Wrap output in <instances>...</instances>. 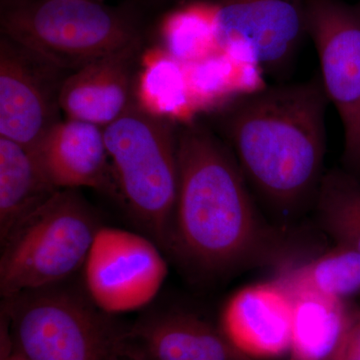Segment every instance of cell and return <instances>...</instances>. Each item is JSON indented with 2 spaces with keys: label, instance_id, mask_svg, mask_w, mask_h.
<instances>
[{
  "label": "cell",
  "instance_id": "cell-1",
  "mask_svg": "<svg viewBox=\"0 0 360 360\" xmlns=\"http://www.w3.org/2000/svg\"><path fill=\"white\" fill-rule=\"evenodd\" d=\"M177 158L169 252L207 274L245 264L264 233L236 156L210 130L186 122L177 131Z\"/></svg>",
  "mask_w": 360,
  "mask_h": 360
},
{
  "label": "cell",
  "instance_id": "cell-2",
  "mask_svg": "<svg viewBox=\"0 0 360 360\" xmlns=\"http://www.w3.org/2000/svg\"><path fill=\"white\" fill-rule=\"evenodd\" d=\"M328 103L317 78L265 87L229 104L224 127L233 155L276 205H295L321 184Z\"/></svg>",
  "mask_w": 360,
  "mask_h": 360
},
{
  "label": "cell",
  "instance_id": "cell-3",
  "mask_svg": "<svg viewBox=\"0 0 360 360\" xmlns=\"http://www.w3.org/2000/svg\"><path fill=\"white\" fill-rule=\"evenodd\" d=\"M103 130L116 196L134 224L169 252L179 179L174 125L134 101Z\"/></svg>",
  "mask_w": 360,
  "mask_h": 360
},
{
  "label": "cell",
  "instance_id": "cell-4",
  "mask_svg": "<svg viewBox=\"0 0 360 360\" xmlns=\"http://www.w3.org/2000/svg\"><path fill=\"white\" fill-rule=\"evenodd\" d=\"M1 35L70 73L141 44L129 15L101 0H1Z\"/></svg>",
  "mask_w": 360,
  "mask_h": 360
},
{
  "label": "cell",
  "instance_id": "cell-5",
  "mask_svg": "<svg viewBox=\"0 0 360 360\" xmlns=\"http://www.w3.org/2000/svg\"><path fill=\"white\" fill-rule=\"evenodd\" d=\"M101 226L77 189L58 191L0 239L2 297L56 286L72 276L84 267Z\"/></svg>",
  "mask_w": 360,
  "mask_h": 360
},
{
  "label": "cell",
  "instance_id": "cell-6",
  "mask_svg": "<svg viewBox=\"0 0 360 360\" xmlns=\"http://www.w3.org/2000/svg\"><path fill=\"white\" fill-rule=\"evenodd\" d=\"M56 286L4 300L1 348L25 360H120L125 328L94 303Z\"/></svg>",
  "mask_w": 360,
  "mask_h": 360
},
{
  "label": "cell",
  "instance_id": "cell-7",
  "mask_svg": "<svg viewBox=\"0 0 360 360\" xmlns=\"http://www.w3.org/2000/svg\"><path fill=\"white\" fill-rule=\"evenodd\" d=\"M305 26L319 53L322 85L342 122L345 170L360 180V2L307 0Z\"/></svg>",
  "mask_w": 360,
  "mask_h": 360
},
{
  "label": "cell",
  "instance_id": "cell-8",
  "mask_svg": "<svg viewBox=\"0 0 360 360\" xmlns=\"http://www.w3.org/2000/svg\"><path fill=\"white\" fill-rule=\"evenodd\" d=\"M82 269L90 300L110 315L148 305L168 274L167 262L153 239L108 226L97 231Z\"/></svg>",
  "mask_w": 360,
  "mask_h": 360
},
{
  "label": "cell",
  "instance_id": "cell-9",
  "mask_svg": "<svg viewBox=\"0 0 360 360\" xmlns=\"http://www.w3.org/2000/svg\"><path fill=\"white\" fill-rule=\"evenodd\" d=\"M220 51L264 70L283 68L307 34V0H214Z\"/></svg>",
  "mask_w": 360,
  "mask_h": 360
},
{
  "label": "cell",
  "instance_id": "cell-10",
  "mask_svg": "<svg viewBox=\"0 0 360 360\" xmlns=\"http://www.w3.org/2000/svg\"><path fill=\"white\" fill-rule=\"evenodd\" d=\"M70 73L13 40L0 39V137L33 150L60 120L59 94Z\"/></svg>",
  "mask_w": 360,
  "mask_h": 360
},
{
  "label": "cell",
  "instance_id": "cell-11",
  "mask_svg": "<svg viewBox=\"0 0 360 360\" xmlns=\"http://www.w3.org/2000/svg\"><path fill=\"white\" fill-rule=\"evenodd\" d=\"M293 298L281 281L246 286L227 300L219 328L238 352L253 360L288 354Z\"/></svg>",
  "mask_w": 360,
  "mask_h": 360
},
{
  "label": "cell",
  "instance_id": "cell-12",
  "mask_svg": "<svg viewBox=\"0 0 360 360\" xmlns=\"http://www.w3.org/2000/svg\"><path fill=\"white\" fill-rule=\"evenodd\" d=\"M120 350L139 360H253L238 352L219 326L182 311L144 315L125 328Z\"/></svg>",
  "mask_w": 360,
  "mask_h": 360
},
{
  "label": "cell",
  "instance_id": "cell-13",
  "mask_svg": "<svg viewBox=\"0 0 360 360\" xmlns=\"http://www.w3.org/2000/svg\"><path fill=\"white\" fill-rule=\"evenodd\" d=\"M32 151L60 191L87 187L116 195L103 127L65 117Z\"/></svg>",
  "mask_w": 360,
  "mask_h": 360
},
{
  "label": "cell",
  "instance_id": "cell-14",
  "mask_svg": "<svg viewBox=\"0 0 360 360\" xmlns=\"http://www.w3.org/2000/svg\"><path fill=\"white\" fill-rule=\"evenodd\" d=\"M141 46L131 45L70 72L59 94L65 117L103 129L120 118L135 101L134 68Z\"/></svg>",
  "mask_w": 360,
  "mask_h": 360
},
{
  "label": "cell",
  "instance_id": "cell-15",
  "mask_svg": "<svg viewBox=\"0 0 360 360\" xmlns=\"http://www.w3.org/2000/svg\"><path fill=\"white\" fill-rule=\"evenodd\" d=\"M59 191L32 150L0 137V239Z\"/></svg>",
  "mask_w": 360,
  "mask_h": 360
},
{
  "label": "cell",
  "instance_id": "cell-16",
  "mask_svg": "<svg viewBox=\"0 0 360 360\" xmlns=\"http://www.w3.org/2000/svg\"><path fill=\"white\" fill-rule=\"evenodd\" d=\"M293 298L290 360H330L345 335L354 309L345 300L315 293Z\"/></svg>",
  "mask_w": 360,
  "mask_h": 360
},
{
  "label": "cell",
  "instance_id": "cell-17",
  "mask_svg": "<svg viewBox=\"0 0 360 360\" xmlns=\"http://www.w3.org/2000/svg\"><path fill=\"white\" fill-rule=\"evenodd\" d=\"M279 281L290 293H315L345 300L360 292V252L342 245L295 267Z\"/></svg>",
  "mask_w": 360,
  "mask_h": 360
},
{
  "label": "cell",
  "instance_id": "cell-18",
  "mask_svg": "<svg viewBox=\"0 0 360 360\" xmlns=\"http://www.w3.org/2000/svg\"><path fill=\"white\" fill-rule=\"evenodd\" d=\"M319 219L338 245L360 252V180L347 170L322 177L317 196Z\"/></svg>",
  "mask_w": 360,
  "mask_h": 360
},
{
  "label": "cell",
  "instance_id": "cell-19",
  "mask_svg": "<svg viewBox=\"0 0 360 360\" xmlns=\"http://www.w3.org/2000/svg\"><path fill=\"white\" fill-rule=\"evenodd\" d=\"M165 51L181 63L222 53L217 44L212 2H195L170 13L161 25Z\"/></svg>",
  "mask_w": 360,
  "mask_h": 360
},
{
  "label": "cell",
  "instance_id": "cell-20",
  "mask_svg": "<svg viewBox=\"0 0 360 360\" xmlns=\"http://www.w3.org/2000/svg\"><path fill=\"white\" fill-rule=\"evenodd\" d=\"M143 71L137 103L161 117L188 120L194 111L187 94L184 63L165 51H158L148 59Z\"/></svg>",
  "mask_w": 360,
  "mask_h": 360
},
{
  "label": "cell",
  "instance_id": "cell-21",
  "mask_svg": "<svg viewBox=\"0 0 360 360\" xmlns=\"http://www.w3.org/2000/svg\"><path fill=\"white\" fill-rule=\"evenodd\" d=\"M330 360H360V309H354L345 335Z\"/></svg>",
  "mask_w": 360,
  "mask_h": 360
},
{
  "label": "cell",
  "instance_id": "cell-22",
  "mask_svg": "<svg viewBox=\"0 0 360 360\" xmlns=\"http://www.w3.org/2000/svg\"><path fill=\"white\" fill-rule=\"evenodd\" d=\"M1 360H25L6 348H1Z\"/></svg>",
  "mask_w": 360,
  "mask_h": 360
},
{
  "label": "cell",
  "instance_id": "cell-23",
  "mask_svg": "<svg viewBox=\"0 0 360 360\" xmlns=\"http://www.w3.org/2000/svg\"><path fill=\"white\" fill-rule=\"evenodd\" d=\"M120 360H139V359H134V357L130 356V355L124 354V352H122V350H120Z\"/></svg>",
  "mask_w": 360,
  "mask_h": 360
},
{
  "label": "cell",
  "instance_id": "cell-24",
  "mask_svg": "<svg viewBox=\"0 0 360 360\" xmlns=\"http://www.w3.org/2000/svg\"></svg>",
  "mask_w": 360,
  "mask_h": 360
}]
</instances>
